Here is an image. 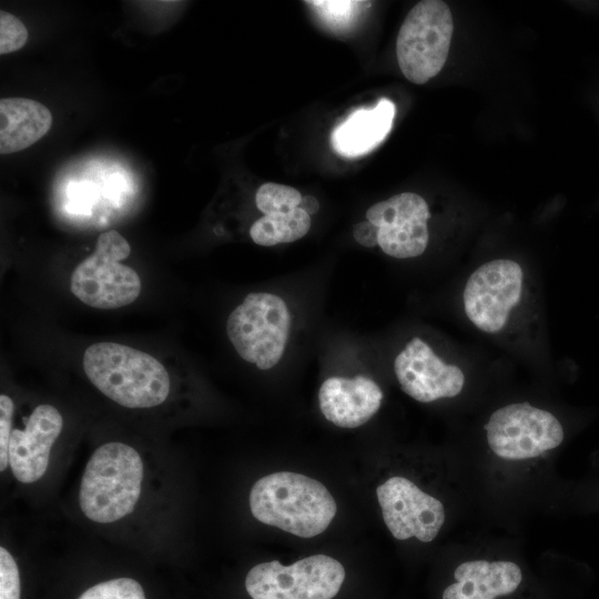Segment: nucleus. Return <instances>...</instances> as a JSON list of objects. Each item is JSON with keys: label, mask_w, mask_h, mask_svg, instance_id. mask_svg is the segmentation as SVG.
<instances>
[{"label": "nucleus", "mask_w": 599, "mask_h": 599, "mask_svg": "<svg viewBox=\"0 0 599 599\" xmlns=\"http://www.w3.org/2000/svg\"><path fill=\"white\" fill-rule=\"evenodd\" d=\"M250 508L258 521L301 538L325 531L337 510L322 483L291 471L260 478L251 489Z\"/></svg>", "instance_id": "f257e3e1"}, {"label": "nucleus", "mask_w": 599, "mask_h": 599, "mask_svg": "<svg viewBox=\"0 0 599 599\" xmlns=\"http://www.w3.org/2000/svg\"><path fill=\"white\" fill-rule=\"evenodd\" d=\"M83 369L106 397L129 408H150L169 396L171 379L165 367L150 354L114 342L90 345Z\"/></svg>", "instance_id": "f03ea898"}, {"label": "nucleus", "mask_w": 599, "mask_h": 599, "mask_svg": "<svg viewBox=\"0 0 599 599\" xmlns=\"http://www.w3.org/2000/svg\"><path fill=\"white\" fill-rule=\"evenodd\" d=\"M143 461L131 446L106 443L90 457L80 485L82 512L95 522H113L131 514L140 498Z\"/></svg>", "instance_id": "7ed1b4c3"}, {"label": "nucleus", "mask_w": 599, "mask_h": 599, "mask_svg": "<svg viewBox=\"0 0 599 599\" xmlns=\"http://www.w3.org/2000/svg\"><path fill=\"white\" fill-rule=\"evenodd\" d=\"M291 329L287 303L271 292L248 293L226 319V335L237 355L261 370L282 361Z\"/></svg>", "instance_id": "20e7f679"}, {"label": "nucleus", "mask_w": 599, "mask_h": 599, "mask_svg": "<svg viewBox=\"0 0 599 599\" xmlns=\"http://www.w3.org/2000/svg\"><path fill=\"white\" fill-rule=\"evenodd\" d=\"M131 253L128 241L116 231L102 233L91 255L73 271L72 294L100 309H115L133 303L141 292L138 273L121 263Z\"/></svg>", "instance_id": "39448f33"}, {"label": "nucleus", "mask_w": 599, "mask_h": 599, "mask_svg": "<svg viewBox=\"0 0 599 599\" xmlns=\"http://www.w3.org/2000/svg\"><path fill=\"white\" fill-rule=\"evenodd\" d=\"M454 30L444 1L424 0L407 13L397 35L398 65L407 80L424 84L443 69Z\"/></svg>", "instance_id": "423d86ee"}, {"label": "nucleus", "mask_w": 599, "mask_h": 599, "mask_svg": "<svg viewBox=\"0 0 599 599\" xmlns=\"http://www.w3.org/2000/svg\"><path fill=\"white\" fill-rule=\"evenodd\" d=\"M345 579L343 565L326 555H314L290 566L278 560L254 566L245 588L252 599H332Z\"/></svg>", "instance_id": "0eeeda50"}, {"label": "nucleus", "mask_w": 599, "mask_h": 599, "mask_svg": "<svg viewBox=\"0 0 599 599\" xmlns=\"http://www.w3.org/2000/svg\"><path fill=\"white\" fill-rule=\"evenodd\" d=\"M524 294V271L511 260L484 263L468 277L463 305L470 323L486 334L500 333Z\"/></svg>", "instance_id": "6e6552de"}, {"label": "nucleus", "mask_w": 599, "mask_h": 599, "mask_svg": "<svg viewBox=\"0 0 599 599\" xmlns=\"http://www.w3.org/2000/svg\"><path fill=\"white\" fill-rule=\"evenodd\" d=\"M493 453L508 460L540 456L564 440L561 423L551 413L528 403H515L495 410L485 425Z\"/></svg>", "instance_id": "1a4fd4ad"}, {"label": "nucleus", "mask_w": 599, "mask_h": 599, "mask_svg": "<svg viewBox=\"0 0 599 599\" xmlns=\"http://www.w3.org/2000/svg\"><path fill=\"white\" fill-rule=\"evenodd\" d=\"M429 217L427 202L414 192L395 194L366 211V221L374 230V247L398 260L414 258L425 252Z\"/></svg>", "instance_id": "9d476101"}, {"label": "nucleus", "mask_w": 599, "mask_h": 599, "mask_svg": "<svg viewBox=\"0 0 599 599\" xmlns=\"http://www.w3.org/2000/svg\"><path fill=\"white\" fill-rule=\"evenodd\" d=\"M383 519L394 538L412 537L423 542L436 538L445 521V509L437 498L412 480L394 476L376 489Z\"/></svg>", "instance_id": "9b49d317"}, {"label": "nucleus", "mask_w": 599, "mask_h": 599, "mask_svg": "<svg viewBox=\"0 0 599 599\" xmlns=\"http://www.w3.org/2000/svg\"><path fill=\"white\" fill-rule=\"evenodd\" d=\"M394 373L403 392L420 403L455 397L465 384L461 368L445 363L420 337H413L396 355Z\"/></svg>", "instance_id": "f8f14e48"}, {"label": "nucleus", "mask_w": 599, "mask_h": 599, "mask_svg": "<svg viewBox=\"0 0 599 599\" xmlns=\"http://www.w3.org/2000/svg\"><path fill=\"white\" fill-rule=\"evenodd\" d=\"M63 427L60 412L52 405L34 408L24 429H13L9 444V465L23 484L39 480L47 471L50 450Z\"/></svg>", "instance_id": "ddd939ff"}, {"label": "nucleus", "mask_w": 599, "mask_h": 599, "mask_svg": "<svg viewBox=\"0 0 599 599\" xmlns=\"http://www.w3.org/2000/svg\"><path fill=\"white\" fill-rule=\"evenodd\" d=\"M382 400L378 384L363 375L328 377L318 390L323 416L342 428H356L367 423L378 412Z\"/></svg>", "instance_id": "4468645a"}, {"label": "nucleus", "mask_w": 599, "mask_h": 599, "mask_svg": "<svg viewBox=\"0 0 599 599\" xmlns=\"http://www.w3.org/2000/svg\"><path fill=\"white\" fill-rule=\"evenodd\" d=\"M456 582L443 592V599H495L514 592L522 573L512 561L469 560L454 572Z\"/></svg>", "instance_id": "2eb2a0df"}, {"label": "nucleus", "mask_w": 599, "mask_h": 599, "mask_svg": "<svg viewBox=\"0 0 599 599\" xmlns=\"http://www.w3.org/2000/svg\"><path fill=\"white\" fill-rule=\"evenodd\" d=\"M394 116L395 105L387 99L373 109L356 110L333 131V149L346 158L370 152L389 133Z\"/></svg>", "instance_id": "dca6fc26"}, {"label": "nucleus", "mask_w": 599, "mask_h": 599, "mask_svg": "<svg viewBox=\"0 0 599 599\" xmlns=\"http://www.w3.org/2000/svg\"><path fill=\"white\" fill-rule=\"evenodd\" d=\"M52 115L42 103L26 98L0 100V153L19 152L50 130Z\"/></svg>", "instance_id": "f3484780"}, {"label": "nucleus", "mask_w": 599, "mask_h": 599, "mask_svg": "<svg viewBox=\"0 0 599 599\" xmlns=\"http://www.w3.org/2000/svg\"><path fill=\"white\" fill-rule=\"evenodd\" d=\"M311 215L298 207L287 213L262 215L250 227V237L261 246L295 242L311 229Z\"/></svg>", "instance_id": "a211bd4d"}, {"label": "nucleus", "mask_w": 599, "mask_h": 599, "mask_svg": "<svg viewBox=\"0 0 599 599\" xmlns=\"http://www.w3.org/2000/svg\"><path fill=\"white\" fill-rule=\"evenodd\" d=\"M302 200L296 189L272 182L262 184L255 194V205L263 215L294 211L301 206Z\"/></svg>", "instance_id": "6ab92c4d"}, {"label": "nucleus", "mask_w": 599, "mask_h": 599, "mask_svg": "<svg viewBox=\"0 0 599 599\" xmlns=\"http://www.w3.org/2000/svg\"><path fill=\"white\" fill-rule=\"evenodd\" d=\"M78 599H145V595L136 580L123 577L94 585Z\"/></svg>", "instance_id": "aec40b11"}, {"label": "nucleus", "mask_w": 599, "mask_h": 599, "mask_svg": "<svg viewBox=\"0 0 599 599\" xmlns=\"http://www.w3.org/2000/svg\"><path fill=\"white\" fill-rule=\"evenodd\" d=\"M28 40L26 26L16 16L0 11V53L7 54L21 49Z\"/></svg>", "instance_id": "412c9836"}, {"label": "nucleus", "mask_w": 599, "mask_h": 599, "mask_svg": "<svg viewBox=\"0 0 599 599\" xmlns=\"http://www.w3.org/2000/svg\"><path fill=\"white\" fill-rule=\"evenodd\" d=\"M0 599H20V573L16 560L0 548Z\"/></svg>", "instance_id": "4be33fe9"}, {"label": "nucleus", "mask_w": 599, "mask_h": 599, "mask_svg": "<svg viewBox=\"0 0 599 599\" xmlns=\"http://www.w3.org/2000/svg\"><path fill=\"white\" fill-rule=\"evenodd\" d=\"M14 405L12 399L0 395V470L3 471L9 465V444L12 434V417Z\"/></svg>", "instance_id": "5701e85b"}, {"label": "nucleus", "mask_w": 599, "mask_h": 599, "mask_svg": "<svg viewBox=\"0 0 599 599\" xmlns=\"http://www.w3.org/2000/svg\"><path fill=\"white\" fill-rule=\"evenodd\" d=\"M300 207L306 211L309 215H313L318 211L319 205L315 197L306 195L303 196Z\"/></svg>", "instance_id": "b1692460"}]
</instances>
